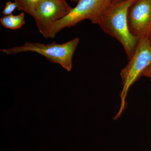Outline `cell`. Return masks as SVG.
Wrapping results in <instances>:
<instances>
[{
  "instance_id": "cell-10",
  "label": "cell",
  "mask_w": 151,
  "mask_h": 151,
  "mask_svg": "<svg viewBox=\"0 0 151 151\" xmlns=\"http://www.w3.org/2000/svg\"><path fill=\"white\" fill-rule=\"evenodd\" d=\"M142 76H145L150 78L151 80V65L148 66L143 71Z\"/></svg>"
},
{
  "instance_id": "cell-11",
  "label": "cell",
  "mask_w": 151,
  "mask_h": 151,
  "mask_svg": "<svg viewBox=\"0 0 151 151\" xmlns=\"http://www.w3.org/2000/svg\"><path fill=\"white\" fill-rule=\"evenodd\" d=\"M111 3L117 2L120 1H123V0H110Z\"/></svg>"
},
{
  "instance_id": "cell-9",
  "label": "cell",
  "mask_w": 151,
  "mask_h": 151,
  "mask_svg": "<svg viewBox=\"0 0 151 151\" xmlns=\"http://www.w3.org/2000/svg\"><path fill=\"white\" fill-rule=\"evenodd\" d=\"M17 9V5L16 3L14 2L8 1L6 3L4 8L2 11V14L4 16H8L12 14L14 11Z\"/></svg>"
},
{
  "instance_id": "cell-4",
  "label": "cell",
  "mask_w": 151,
  "mask_h": 151,
  "mask_svg": "<svg viewBox=\"0 0 151 151\" xmlns=\"http://www.w3.org/2000/svg\"><path fill=\"white\" fill-rule=\"evenodd\" d=\"M110 3V0H79L68 14L55 24L50 38H54L61 30L74 26L84 20L97 24L103 11Z\"/></svg>"
},
{
  "instance_id": "cell-2",
  "label": "cell",
  "mask_w": 151,
  "mask_h": 151,
  "mask_svg": "<svg viewBox=\"0 0 151 151\" xmlns=\"http://www.w3.org/2000/svg\"><path fill=\"white\" fill-rule=\"evenodd\" d=\"M80 41L75 37L65 43L53 42L45 44L40 42H25L20 46L2 49L1 51L7 55L24 52H34L41 55L49 61L59 64L68 71L72 68V60L74 52Z\"/></svg>"
},
{
  "instance_id": "cell-3",
  "label": "cell",
  "mask_w": 151,
  "mask_h": 151,
  "mask_svg": "<svg viewBox=\"0 0 151 151\" xmlns=\"http://www.w3.org/2000/svg\"><path fill=\"white\" fill-rule=\"evenodd\" d=\"M129 59L120 74L123 89L120 94L121 106L115 119L119 118L125 109L126 98L131 86L142 76L143 71L151 65V45L148 38L139 39L134 52Z\"/></svg>"
},
{
  "instance_id": "cell-13",
  "label": "cell",
  "mask_w": 151,
  "mask_h": 151,
  "mask_svg": "<svg viewBox=\"0 0 151 151\" xmlns=\"http://www.w3.org/2000/svg\"><path fill=\"white\" fill-rule=\"evenodd\" d=\"M70 1L73 2H76L77 3L78 1L79 0H70Z\"/></svg>"
},
{
  "instance_id": "cell-5",
  "label": "cell",
  "mask_w": 151,
  "mask_h": 151,
  "mask_svg": "<svg viewBox=\"0 0 151 151\" xmlns=\"http://www.w3.org/2000/svg\"><path fill=\"white\" fill-rule=\"evenodd\" d=\"M72 9L65 0H42L32 17L39 32L43 37L50 38L55 24Z\"/></svg>"
},
{
  "instance_id": "cell-1",
  "label": "cell",
  "mask_w": 151,
  "mask_h": 151,
  "mask_svg": "<svg viewBox=\"0 0 151 151\" xmlns=\"http://www.w3.org/2000/svg\"><path fill=\"white\" fill-rule=\"evenodd\" d=\"M135 1L110 3L97 23L103 31L122 44L129 59L133 55L139 40L130 32L128 25V11Z\"/></svg>"
},
{
  "instance_id": "cell-7",
  "label": "cell",
  "mask_w": 151,
  "mask_h": 151,
  "mask_svg": "<svg viewBox=\"0 0 151 151\" xmlns=\"http://www.w3.org/2000/svg\"><path fill=\"white\" fill-rule=\"evenodd\" d=\"M1 24L6 28L12 30L19 29L25 24L24 13L17 15L4 16L0 19Z\"/></svg>"
},
{
  "instance_id": "cell-6",
  "label": "cell",
  "mask_w": 151,
  "mask_h": 151,
  "mask_svg": "<svg viewBox=\"0 0 151 151\" xmlns=\"http://www.w3.org/2000/svg\"><path fill=\"white\" fill-rule=\"evenodd\" d=\"M130 32L139 39L151 33V0H135L128 11Z\"/></svg>"
},
{
  "instance_id": "cell-8",
  "label": "cell",
  "mask_w": 151,
  "mask_h": 151,
  "mask_svg": "<svg viewBox=\"0 0 151 151\" xmlns=\"http://www.w3.org/2000/svg\"><path fill=\"white\" fill-rule=\"evenodd\" d=\"M17 9L33 17L36 9L42 0H14Z\"/></svg>"
},
{
  "instance_id": "cell-12",
  "label": "cell",
  "mask_w": 151,
  "mask_h": 151,
  "mask_svg": "<svg viewBox=\"0 0 151 151\" xmlns=\"http://www.w3.org/2000/svg\"><path fill=\"white\" fill-rule=\"evenodd\" d=\"M149 41H150V45H151V34L150 35V36L148 38Z\"/></svg>"
}]
</instances>
